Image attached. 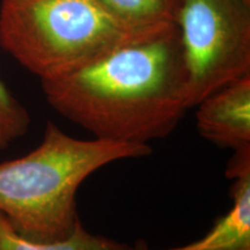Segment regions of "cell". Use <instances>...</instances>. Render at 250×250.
Here are the masks:
<instances>
[{
	"label": "cell",
	"mask_w": 250,
	"mask_h": 250,
	"mask_svg": "<svg viewBox=\"0 0 250 250\" xmlns=\"http://www.w3.org/2000/svg\"><path fill=\"white\" fill-rule=\"evenodd\" d=\"M196 107L203 138L234 152L250 149V74L211 93Z\"/></svg>",
	"instance_id": "obj_5"
},
{
	"label": "cell",
	"mask_w": 250,
	"mask_h": 250,
	"mask_svg": "<svg viewBox=\"0 0 250 250\" xmlns=\"http://www.w3.org/2000/svg\"><path fill=\"white\" fill-rule=\"evenodd\" d=\"M30 124L29 112L0 79V151L26 136Z\"/></svg>",
	"instance_id": "obj_9"
},
{
	"label": "cell",
	"mask_w": 250,
	"mask_h": 250,
	"mask_svg": "<svg viewBox=\"0 0 250 250\" xmlns=\"http://www.w3.org/2000/svg\"><path fill=\"white\" fill-rule=\"evenodd\" d=\"M232 206L202 239L164 250H250V171L233 179ZM136 250H151L145 242Z\"/></svg>",
	"instance_id": "obj_6"
},
{
	"label": "cell",
	"mask_w": 250,
	"mask_h": 250,
	"mask_svg": "<svg viewBox=\"0 0 250 250\" xmlns=\"http://www.w3.org/2000/svg\"><path fill=\"white\" fill-rule=\"evenodd\" d=\"M49 105L94 138L147 144L173 133L189 110L177 24L112 50L54 80L41 81Z\"/></svg>",
	"instance_id": "obj_1"
},
{
	"label": "cell",
	"mask_w": 250,
	"mask_h": 250,
	"mask_svg": "<svg viewBox=\"0 0 250 250\" xmlns=\"http://www.w3.org/2000/svg\"><path fill=\"white\" fill-rule=\"evenodd\" d=\"M115 19L136 30L177 24L183 0H98Z\"/></svg>",
	"instance_id": "obj_8"
},
{
	"label": "cell",
	"mask_w": 250,
	"mask_h": 250,
	"mask_svg": "<svg viewBox=\"0 0 250 250\" xmlns=\"http://www.w3.org/2000/svg\"><path fill=\"white\" fill-rule=\"evenodd\" d=\"M0 250H136V246L90 233L78 221L73 233L56 242H35L20 235L0 213Z\"/></svg>",
	"instance_id": "obj_7"
},
{
	"label": "cell",
	"mask_w": 250,
	"mask_h": 250,
	"mask_svg": "<svg viewBox=\"0 0 250 250\" xmlns=\"http://www.w3.org/2000/svg\"><path fill=\"white\" fill-rule=\"evenodd\" d=\"M177 28L190 108L250 74V0H183Z\"/></svg>",
	"instance_id": "obj_4"
},
{
	"label": "cell",
	"mask_w": 250,
	"mask_h": 250,
	"mask_svg": "<svg viewBox=\"0 0 250 250\" xmlns=\"http://www.w3.org/2000/svg\"><path fill=\"white\" fill-rule=\"evenodd\" d=\"M151 153L147 144L74 138L49 121L35 149L0 164V213L28 240L61 241L80 220L77 193L90 175Z\"/></svg>",
	"instance_id": "obj_2"
},
{
	"label": "cell",
	"mask_w": 250,
	"mask_h": 250,
	"mask_svg": "<svg viewBox=\"0 0 250 250\" xmlns=\"http://www.w3.org/2000/svg\"><path fill=\"white\" fill-rule=\"evenodd\" d=\"M160 29L125 26L98 0H1L0 6V46L41 81Z\"/></svg>",
	"instance_id": "obj_3"
}]
</instances>
